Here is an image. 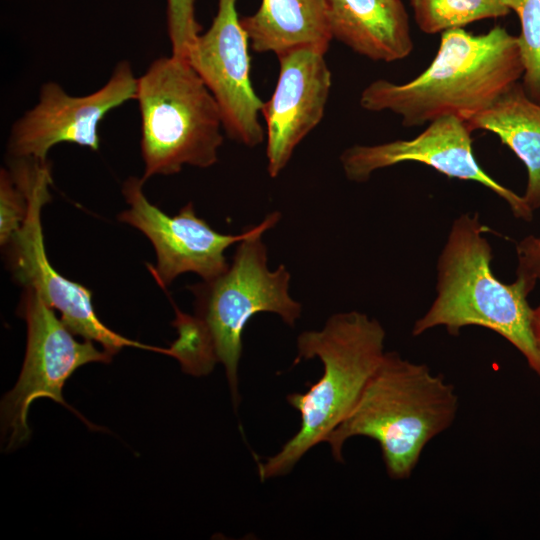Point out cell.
<instances>
[{
  "instance_id": "cell-1",
  "label": "cell",
  "mask_w": 540,
  "mask_h": 540,
  "mask_svg": "<svg viewBox=\"0 0 540 540\" xmlns=\"http://www.w3.org/2000/svg\"><path fill=\"white\" fill-rule=\"evenodd\" d=\"M518 37L495 26L484 34L463 28L441 33L431 64L406 83L377 79L360 95L372 112L399 115L403 126L428 124L444 116L467 122L489 108L523 77Z\"/></svg>"
},
{
  "instance_id": "cell-2",
  "label": "cell",
  "mask_w": 540,
  "mask_h": 540,
  "mask_svg": "<svg viewBox=\"0 0 540 540\" xmlns=\"http://www.w3.org/2000/svg\"><path fill=\"white\" fill-rule=\"evenodd\" d=\"M455 387L425 364L386 352L348 416L328 436L333 458L355 436L375 440L388 476L408 479L426 445L455 421Z\"/></svg>"
},
{
  "instance_id": "cell-3",
  "label": "cell",
  "mask_w": 540,
  "mask_h": 540,
  "mask_svg": "<svg viewBox=\"0 0 540 540\" xmlns=\"http://www.w3.org/2000/svg\"><path fill=\"white\" fill-rule=\"evenodd\" d=\"M385 336L376 319L357 311L334 314L322 329L298 336L294 364L318 358L323 373L304 393L287 395L300 414V428L277 453L258 461L261 480L288 474L308 451L327 441L382 361Z\"/></svg>"
},
{
  "instance_id": "cell-4",
  "label": "cell",
  "mask_w": 540,
  "mask_h": 540,
  "mask_svg": "<svg viewBox=\"0 0 540 540\" xmlns=\"http://www.w3.org/2000/svg\"><path fill=\"white\" fill-rule=\"evenodd\" d=\"M478 215H461L454 221L438 262L437 297L413 326L418 336L436 326L451 335L474 325L490 329L510 342L540 377V349L533 327V309L527 296L533 285L517 276L512 284L492 273L491 247Z\"/></svg>"
},
{
  "instance_id": "cell-5",
  "label": "cell",
  "mask_w": 540,
  "mask_h": 540,
  "mask_svg": "<svg viewBox=\"0 0 540 540\" xmlns=\"http://www.w3.org/2000/svg\"><path fill=\"white\" fill-rule=\"evenodd\" d=\"M144 182L179 173L185 165L208 168L223 143L219 106L187 60L161 57L137 79Z\"/></svg>"
},
{
  "instance_id": "cell-6",
  "label": "cell",
  "mask_w": 540,
  "mask_h": 540,
  "mask_svg": "<svg viewBox=\"0 0 540 540\" xmlns=\"http://www.w3.org/2000/svg\"><path fill=\"white\" fill-rule=\"evenodd\" d=\"M279 219L278 212L267 215L248 237L237 243L226 271L190 287L196 297V315L207 326L218 361L224 365L235 408L240 402L238 368L242 334L248 321L257 313L269 312L294 327L302 312L301 304L289 294L290 273L286 266L281 264L270 270L267 265L262 235Z\"/></svg>"
},
{
  "instance_id": "cell-7",
  "label": "cell",
  "mask_w": 540,
  "mask_h": 540,
  "mask_svg": "<svg viewBox=\"0 0 540 540\" xmlns=\"http://www.w3.org/2000/svg\"><path fill=\"white\" fill-rule=\"evenodd\" d=\"M21 315L27 324L26 354L17 383L1 401L6 450H13L29 440L28 412L32 402L39 398L62 404L92 428L65 402L63 387L79 367L92 362L108 363L112 358L105 350L99 351L93 341L76 340L54 309L31 288H26L23 295Z\"/></svg>"
},
{
  "instance_id": "cell-8",
  "label": "cell",
  "mask_w": 540,
  "mask_h": 540,
  "mask_svg": "<svg viewBox=\"0 0 540 540\" xmlns=\"http://www.w3.org/2000/svg\"><path fill=\"white\" fill-rule=\"evenodd\" d=\"M29 206L26 219L9 246V262L14 277L31 288L54 310L74 334L97 342L112 356L124 347H136L167 355L159 348L128 339L104 325L95 313L92 292L62 276L51 265L45 250L41 212L50 201L52 182L48 162L29 159L26 163ZM6 245V246H7Z\"/></svg>"
},
{
  "instance_id": "cell-9",
  "label": "cell",
  "mask_w": 540,
  "mask_h": 540,
  "mask_svg": "<svg viewBox=\"0 0 540 540\" xmlns=\"http://www.w3.org/2000/svg\"><path fill=\"white\" fill-rule=\"evenodd\" d=\"M249 46L237 0H218L212 24L192 43L187 61L214 96L226 134L255 147L266 134L259 120L264 102L250 79Z\"/></svg>"
},
{
  "instance_id": "cell-10",
  "label": "cell",
  "mask_w": 540,
  "mask_h": 540,
  "mask_svg": "<svg viewBox=\"0 0 540 540\" xmlns=\"http://www.w3.org/2000/svg\"><path fill=\"white\" fill-rule=\"evenodd\" d=\"M137 78L131 65L121 61L108 82L86 96H71L56 82L42 85L38 103L12 126L8 151L14 158L47 161L59 143H73L97 151L99 125L123 103L136 99Z\"/></svg>"
},
{
  "instance_id": "cell-11",
  "label": "cell",
  "mask_w": 540,
  "mask_h": 540,
  "mask_svg": "<svg viewBox=\"0 0 540 540\" xmlns=\"http://www.w3.org/2000/svg\"><path fill=\"white\" fill-rule=\"evenodd\" d=\"M143 184L137 177L124 182L122 191L129 208L118 218L137 228L152 243L156 264L148 268L162 288L186 272L198 274L204 281L216 278L229 266L225 250L255 230L256 225L237 235L219 233L196 215L192 203L171 217L148 201Z\"/></svg>"
},
{
  "instance_id": "cell-12",
  "label": "cell",
  "mask_w": 540,
  "mask_h": 540,
  "mask_svg": "<svg viewBox=\"0 0 540 540\" xmlns=\"http://www.w3.org/2000/svg\"><path fill=\"white\" fill-rule=\"evenodd\" d=\"M471 133L462 119L444 116L428 123L413 139L354 145L343 151L340 160L346 177L355 182L367 181L382 168L420 162L448 177L484 185L504 199L515 216L530 221L533 210L523 196L499 184L480 167L473 154Z\"/></svg>"
},
{
  "instance_id": "cell-13",
  "label": "cell",
  "mask_w": 540,
  "mask_h": 540,
  "mask_svg": "<svg viewBox=\"0 0 540 540\" xmlns=\"http://www.w3.org/2000/svg\"><path fill=\"white\" fill-rule=\"evenodd\" d=\"M326 52L300 47L278 55L279 76L271 98L264 102L267 171L277 177L298 144L321 122L332 75Z\"/></svg>"
},
{
  "instance_id": "cell-14",
  "label": "cell",
  "mask_w": 540,
  "mask_h": 540,
  "mask_svg": "<svg viewBox=\"0 0 540 540\" xmlns=\"http://www.w3.org/2000/svg\"><path fill=\"white\" fill-rule=\"evenodd\" d=\"M333 39L373 61L410 55L414 43L402 0H327Z\"/></svg>"
},
{
  "instance_id": "cell-15",
  "label": "cell",
  "mask_w": 540,
  "mask_h": 540,
  "mask_svg": "<svg viewBox=\"0 0 540 540\" xmlns=\"http://www.w3.org/2000/svg\"><path fill=\"white\" fill-rule=\"evenodd\" d=\"M250 47L276 56L300 47L327 52L331 36L327 0H262L257 11L241 18Z\"/></svg>"
},
{
  "instance_id": "cell-16",
  "label": "cell",
  "mask_w": 540,
  "mask_h": 540,
  "mask_svg": "<svg viewBox=\"0 0 540 540\" xmlns=\"http://www.w3.org/2000/svg\"><path fill=\"white\" fill-rule=\"evenodd\" d=\"M466 124L471 132L496 134L524 163L528 181L523 198L532 210L540 208V103L518 82Z\"/></svg>"
},
{
  "instance_id": "cell-17",
  "label": "cell",
  "mask_w": 540,
  "mask_h": 540,
  "mask_svg": "<svg viewBox=\"0 0 540 540\" xmlns=\"http://www.w3.org/2000/svg\"><path fill=\"white\" fill-rule=\"evenodd\" d=\"M410 3L419 29L427 34L503 17L510 11L502 0H410Z\"/></svg>"
},
{
  "instance_id": "cell-18",
  "label": "cell",
  "mask_w": 540,
  "mask_h": 540,
  "mask_svg": "<svg viewBox=\"0 0 540 540\" xmlns=\"http://www.w3.org/2000/svg\"><path fill=\"white\" fill-rule=\"evenodd\" d=\"M175 312L172 324L178 337L168 348L169 356L176 358L182 370L190 375L209 374L219 361L207 326L197 315H188L176 307Z\"/></svg>"
},
{
  "instance_id": "cell-19",
  "label": "cell",
  "mask_w": 540,
  "mask_h": 540,
  "mask_svg": "<svg viewBox=\"0 0 540 540\" xmlns=\"http://www.w3.org/2000/svg\"><path fill=\"white\" fill-rule=\"evenodd\" d=\"M520 20L518 44L524 66L522 85L526 94L540 103V0H502Z\"/></svg>"
},
{
  "instance_id": "cell-20",
  "label": "cell",
  "mask_w": 540,
  "mask_h": 540,
  "mask_svg": "<svg viewBox=\"0 0 540 540\" xmlns=\"http://www.w3.org/2000/svg\"><path fill=\"white\" fill-rule=\"evenodd\" d=\"M29 192L25 159H15L0 174V243L6 246L22 227L28 212Z\"/></svg>"
},
{
  "instance_id": "cell-21",
  "label": "cell",
  "mask_w": 540,
  "mask_h": 540,
  "mask_svg": "<svg viewBox=\"0 0 540 540\" xmlns=\"http://www.w3.org/2000/svg\"><path fill=\"white\" fill-rule=\"evenodd\" d=\"M167 29L172 55L187 60L188 51L200 34L195 0H166Z\"/></svg>"
},
{
  "instance_id": "cell-22",
  "label": "cell",
  "mask_w": 540,
  "mask_h": 540,
  "mask_svg": "<svg viewBox=\"0 0 540 540\" xmlns=\"http://www.w3.org/2000/svg\"><path fill=\"white\" fill-rule=\"evenodd\" d=\"M517 276L535 286L540 280V238L528 236L517 245Z\"/></svg>"
},
{
  "instance_id": "cell-23",
  "label": "cell",
  "mask_w": 540,
  "mask_h": 540,
  "mask_svg": "<svg viewBox=\"0 0 540 540\" xmlns=\"http://www.w3.org/2000/svg\"><path fill=\"white\" fill-rule=\"evenodd\" d=\"M532 327L537 345L540 349V305L536 309H533Z\"/></svg>"
}]
</instances>
